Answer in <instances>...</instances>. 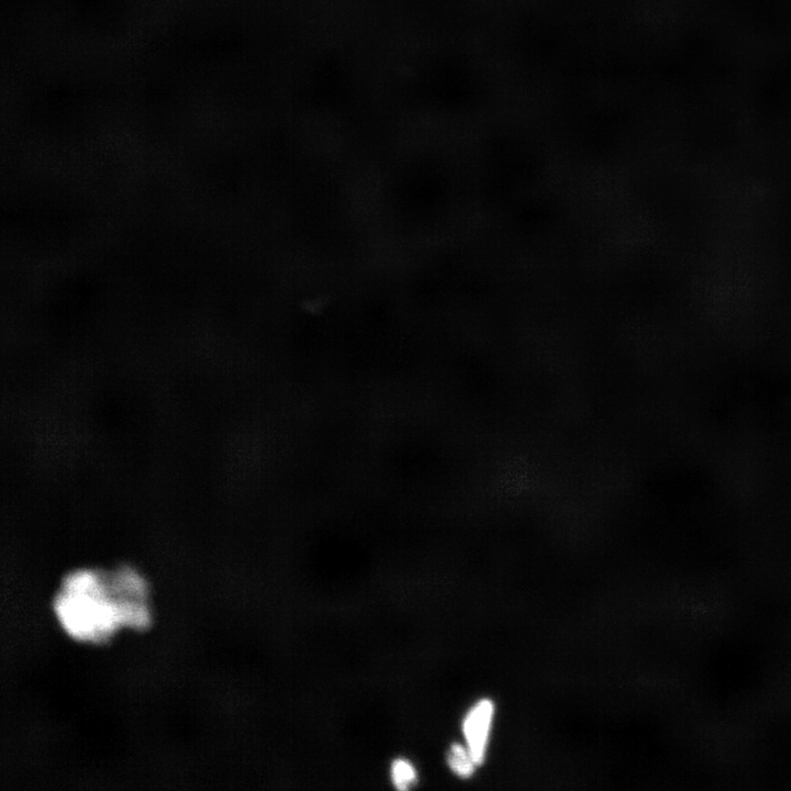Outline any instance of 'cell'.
Masks as SVG:
<instances>
[{"instance_id": "cell-1", "label": "cell", "mask_w": 791, "mask_h": 791, "mask_svg": "<svg viewBox=\"0 0 791 791\" xmlns=\"http://www.w3.org/2000/svg\"><path fill=\"white\" fill-rule=\"evenodd\" d=\"M53 609L64 631L85 643L103 644L121 627L144 631L152 623L148 584L130 567L69 572Z\"/></svg>"}, {"instance_id": "cell-2", "label": "cell", "mask_w": 791, "mask_h": 791, "mask_svg": "<svg viewBox=\"0 0 791 791\" xmlns=\"http://www.w3.org/2000/svg\"><path fill=\"white\" fill-rule=\"evenodd\" d=\"M493 713V702L489 699H482L468 711L463 722L467 748L477 765L482 764L486 757Z\"/></svg>"}, {"instance_id": "cell-3", "label": "cell", "mask_w": 791, "mask_h": 791, "mask_svg": "<svg viewBox=\"0 0 791 791\" xmlns=\"http://www.w3.org/2000/svg\"><path fill=\"white\" fill-rule=\"evenodd\" d=\"M447 764L450 770L461 778L470 777L477 766L469 749L460 744H453L449 747L447 753Z\"/></svg>"}, {"instance_id": "cell-4", "label": "cell", "mask_w": 791, "mask_h": 791, "mask_svg": "<svg viewBox=\"0 0 791 791\" xmlns=\"http://www.w3.org/2000/svg\"><path fill=\"white\" fill-rule=\"evenodd\" d=\"M390 776L393 786L399 790H406L416 781V770L412 762L404 758H397L391 764Z\"/></svg>"}]
</instances>
